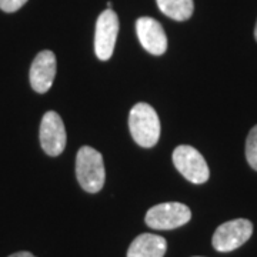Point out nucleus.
Wrapping results in <instances>:
<instances>
[{
  "label": "nucleus",
  "mask_w": 257,
  "mask_h": 257,
  "mask_svg": "<svg viewBox=\"0 0 257 257\" xmlns=\"http://www.w3.org/2000/svg\"><path fill=\"white\" fill-rule=\"evenodd\" d=\"M253 233L251 221L246 219L226 221L220 224L213 234V247L217 251H233L243 246Z\"/></svg>",
  "instance_id": "5"
},
{
  "label": "nucleus",
  "mask_w": 257,
  "mask_h": 257,
  "mask_svg": "<svg viewBox=\"0 0 257 257\" xmlns=\"http://www.w3.org/2000/svg\"><path fill=\"white\" fill-rule=\"evenodd\" d=\"M160 12L167 18L184 22L192 18L194 5L193 0H156Z\"/></svg>",
  "instance_id": "11"
},
{
  "label": "nucleus",
  "mask_w": 257,
  "mask_h": 257,
  "mask_svg": "<svg viewBox=\"0 0 257 257\" xmlns=\"http://www.w3.org/2000/svg\"><path fill=\"white\" fill-rule=\"evenodd\" d=\"M9 257H36L33 256L32 253H29V251H19V253H15V254H12Z\"/></svg>",
  "instance_id": "14"
},
{
  "label": "nucleus",
  "mask_w": 257,
  "mask_h": 257,
  "mask_svg": "<svg viewBox=\"0 0 257 257\" xmlns=\"http://www.w3.org/2000/svg\"><path fill=\"white\" fill-rule=\"evenodd\" d=\"M128 128L139 146H156L160 138V120L156 110L147 103H138L128 114Z\"/></svg>",
  "instance_id": "1"
},
{
  "label": "nucleus",
  "mask_w": 257,
  "mask_h": 257,
  "mask_svg": "<svg viewBox=\"0 0 257 257\" xmlns=\"http://www.w3.org/2000/svg\"><path fill=\"white\" fill-rule=\"evenodd\" d=\"M40 145L49 156L62 155L66 147V128L56 111L45 113L40 123Z\"/></svg>",
  "instance_id": "7"
},
{
  "label": "nucleus",
  "mask_w": 257,
  "mask_h": 257,
  "mask_svg": "<svg viewBox=\"0 0 257 257\" xmlns=\"http://www.w3.org/2000/svg\"><path fill=\"white\" fill-rule=\"evenodd\" d=\"M56 56L50 50H42L30 67V84L37 93H46L55 82Z\"/></svg>",
  "instance_id": "9"
},
{
  "label": "nucleus",
  "mask_w": 257,
  "mask_h": 257,
  "mask_svg": "<svg viewBox=\"0 0 257 257\" xmlns=\"http://www.w3.org/2000/svg\"><path fill=\"white\" fill-rule=\"evenodd\" d=\"M167 250L165 237L143 233L132 241L127 250V257H163Z\"/></svg>",
  "instance_id": "10"
},
{
  "label": "nucleus",
  "mask_w": 257,
  "mask_h": 257,
  "mask_svg": "<svg viewBox=\"0 0 257 257\" xmlns=\"http://www.w3.org/2000/svg\"><path fill=\"white\" fill-rule=\"evenodd\" d=\"M76 176L86 192L97 193L103 189L106 180L104 162L96 149L90 146L80 147L76 157Z\"/></svg>",
  "instance_id": "2"
},
{
  "label": "nucleus",
  "mask_w": 257,
  "mask_h": 257,
  "mask_svg": "<svg viewBox=\"0 0 257 257\" xmlns=\"http://www.w3.org/2000/svg\"><path fill=\"white\" fill-rule=\"evenodd\" d=\"M192 219V211L183 203L157 204L147 211L146 224L155 230H172L184 226Z\"/></svg>",
  "instance_id": "3"
},
{
  "label": "nucleus",
  "mask_w": 257,
  "mask_h": 257,
  "mask_svg": "<svg viewBox=\"0 0 257 257\" xmlns=\"http://www.w3.org/2000/svg\"><path fill=\"white\" fill-rule=\"evenodd\" d=\"M136 33L140 45L149 53L162 56L167 50V37L165 30L153 18H139L136 20Z\"/></svg>",
  "instance_id": "8"
},
{
  "label": "nucleus",
  "mask_w": 257,
  "mask_h": 257,
  "mask_svg": "<svg viewBox=\"0 0 257 257\" xmlns=\"http://www.w3.org/2000/svg\"><path fill=\"white\" fill-rule=\"evenodd\" d=\"M119 35V18L111 9L101 12L96 22L94 52L101 62L109 60L114 52Z\"/></svg>",
  "instance_id": "6"
},
{
  "label": "nucleus",
  "mask_w": 257,
  "mask_h": 257,
  "mask_svg": "<svg viewBox=\"0 0 257 257\" xmlns=\"http://www.w3.org/2000/svg\"><path fill=\"white\" fill-rule=\"evenodd\" d=\"M246 159L248 165L257 170V126L250 130L246 140Z\"/></svg>",
  "instance_id": "12"
},
{
  "label": "nucleus",
  "mask_w": 257,
  "mask_h": 257,
  "mask_svg": "<svg viewBox=\"0 0 257 257\" xmlns=\"http://www.w3.org/2000/svg\"><path fill=\"white\" fill-rule=\"evenodd\" d=\"M173 163L176 169L194 184H203L209 180V166L204 157L194 147L182 145L177 146L173 152Z\"/></svg>",
  "instance_id": "4"
},
{
  "label": "nucleus",
  "mask_w": 257,
  "mask_h": 257,
  "mask_svg": "<svg viewBox=\"0 0 257 257\" xmlns=\"http://www.w3.org/2000/svg\"><path fill=\"white\" fill-rule=\"evenodd\" d=\"M28 0H0V9L6 13H13L22 9Z\"/></svg>",
  "instance_id": "13"
},
{
  "label": "nucleus",
  "mask_w": 257,
  "mask_h": 257,
  "mask_svg": "<svg viewBox=\"0 0 257 257\" xmlns=\"http://www.w3.org/2000/svg\"><path fill=\"white\" fill-rule=\"evenodd\" d=\"M254 37H256V40H257V23H256V28H254Z\"/></svg>",
  "instance_id": "15"
}]
</instances>
